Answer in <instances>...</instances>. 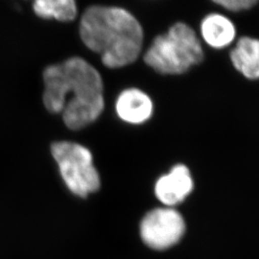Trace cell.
Listing matches in <instances>:
<instances>
[{
  "mask_svg": "<svg viewBox=\"0 0 259 259\" xmlns=\"http://www.w3.org/2000/svg\"><path fill=\"white\" fill-rule=\"evenodd\" d=\"M234 68L250 81L259 80V38L242 37L230 53Z\"/></svg>",
  "mask_w": 259,
  "mask_h": 259,
  "instance_id": "cell-9",
  "label": "cell"
},
{
  "mask_svg": "<svg viewBox=\"0 0 259 259\" xmlns=\"http://www.w3.org/2000/svg\"><path fill=\"white\" fill-rule=\"evenodd\" d=\"M80 36L109 68L135 63L144 39L143 29L136 17L127 10L111 6H92L85 10L80 23Z\"/></svg>",
  "mask_w": 259,
  "mask_h": 259,
  "instance_id": "cell-2",
  "label": "cell"
},
{
  "mask_svg": "<svg viewBox=\"0 0 259 259\" xmlns=\"http://www.w3.org/2000/svg\"><path fill=\"white\" fill-rule=\"evenodd\" d=\"M202 42L194 29L177 22L158 35L143 56L144 63L161 75H182L204 60Z\"/></svg>",
  "mask_w": 259,
  "mask_h": 259,
  "instance_id": "cell-3",
  "label": "cell"
},
{
  "mask_svg": "<svg viewBox=\"0 0 259 259\" xmlns=\"http://www.w3.org/2000/svg\"><path fill=\"white\" fill-rule=\"evenodd\" d=\"M193 189L194 181L189 168L179 163L157 179L154 192L163 206L174 207L182 204Z\"/></svg>",
  "mask_w": 259,
  "mask_h": 259,
  "instance_id": "cell-6",
  "label": "cell"
},
{
  "mask_svg": "<svg viewBox=\"0 0 259 259\" xmlns=\"http://www.w3.org/2000/svg\"><path fill=\"white\" fill-rule=\"evenodd\" d=\"M33 9L37 17L71 21L77 16V6L73 0H37Z\"/></svg>",
  "mask_w": 259,
  "mask_h": 259,
  "instance_id": "cell-10",
  "label": "cell"
},
{
  "mask_svg": "<svg viewBox=\"0 0 259 259\" xmlns=\"http://www.w3.org/2000/svg\"><path fill=\"white\" fill-rule=\"evenodd\" d=\"M139 232L141 239L149 248L166 250L183 238L185 219L174 207H157L145 214L140 223Z\"/></svg>",
  "mask_w": 259,
  "mask_h": 259,
  "instance_id": "cell-5",
  "label": "cell"
},
{
  "mask_svg": "<svg viewBox=\"0 0 259 259\" xmlns=\"http://www.w3.org/2000/svg\"><path fill=\"white\" fill-rule=\"evenodd\" d=\"M255 0H217L214 4L222 7L223 9L232 13H240L251 9L253 6L257 5Z\"/></svg>",
  "mask_w": 259,
  "mask_h": 259,
  "instance_id": "cell-11",
  "label": "cell"
},
{
  "mask_svg": "<svg viewBox=\"0 0 259 259\" xmlns=\"http://www.w3.org/2000/svg\"><path fill=\"white\" fill-rule=\"evenodd\" d=\"M52 156L68 189L85 198L99 190L101 181L93 155L83 145L70 141H57L51 145Z\"/></svg>",
  "mask_w": 259,
  "mask_h": 259,
  "instance_id": "cell-4",
  "label": "cell"
},
{
  "mask_svg": "<svg viewBox=\"0 0 259 259\" xmlns=\"http://www.w3.org/2000/svg\"><path fill=\"white\" fill-rule=\"evenodd\" d=\"M44 104L47 111L62 113L67 128L83 129L102 113L105 106L102 77L79 57L44 71Z\"/></svg>",
  "mask_w": 259,
  "mask_h": 259,
  "instance_id": "cell-1",
  "label": "cell"
},
{
  "mask_svg": "<svg viewBox=\"0 0 259 259\" xmlns=\"http://www.w3.org/2000/svg\"><path fill=\"white\" fill-rule=\"evenodd\" d=\"M115 111L121 120L139 125L152 117L154 104L147 93L132 88L119 94L115 103Z\"/></svg>",
  "mask_w": 259,
  "mask_h": 259,
  "instance_id": "cell-7",
  "label": "cell"
},
{
  "mask_svg": "<svg viewBox=\"0 0 259 259\" xmlns=\"http://www.w3.org/2000/svg\"><path fill=\"white\" fill-rule=\"evenodd\" d=\"M201 37L208 47L224 49L230 47L236 38V28L228 17L219 13L205 16L200 24Z\"/></svg>",
  "mask_w": 259,
  "mask_h": 259,
  "instance_id": "cell-8",
  "label": "cell"
}]
</instances>
